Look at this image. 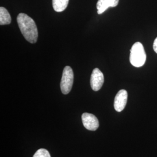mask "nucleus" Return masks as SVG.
<instances>
[{
    "instance_id": "nucleus-1",
    "label": "nucleus",
    "mask_w": 157,
    "mask_h": 157,
    "mask_svg": "<svg viewBox=\"0 0 157 157\" xmlns=\"http://www.w3.org/2000/svg\"><path fill=\"white\" fill-rule=\"evenodd\" d=\"M17 22L25 39L32 44L36 43L38 39V30L33 19L21 13L17 17Z\"/></svg>"
},
{
    "instance_id": "nucleus-2",
    "label": "nucleus",
    "mask_w": 157,
    "mask_h": 157,
    "mask_svg": "<svg viewBox=\"0 0 157 157\" xmlns=\"http://www.w3.org/2000/svg\"><path fill=\"white\" fill-rule=\"evenodd\" d=\"M146 61V54L144 47L140 42H136L132 47L130 54V62L135 67H141Z\"/></svg>"
},
{
    "instance_id": "nucleus-3",
    "label": "nucleus",
    "mask_w": 157,
    "mask_h": 157,
    "mask_svg": "<svg viewBox=\"0 0 157 157\" xmlns=\"http://www.w3.org/2000/svg\"><path fill=\"white\" fill-rule=\"evenodd\" d=\"M74 75L72 69L69 66L65 67L62 73L60 83L61 90L63 94H67L72 89L73 83Z\"/></svg>"
},
{
    "instance_id": "nucleus-4",
    "label": "nucleus",
    "mask_w": 157,
    "mask_h": 157,
    "mask_svg": "<svg viewBox=\"0 0 157 157\" xmlns=\"http://www.w3.org/2000/svg\"><path fill=\"white\" fill-rule=\"evenodd\" d=\"M104 82V77L101 71L95 68L93 69L90 78V85L91 89L95 91L101 89Z\"/></svg>"
},
{
    "instance_id": "nucleus-5",
    "label": "nucleus",
    "mask_w": 157,
    "mask_h": 157,
    "mask_svg": "<svg viewBox=\"0 0 157 157\" xmlns=\"http://www.w3.org/2000/svg\"><path fill=\"white\" fill-rule=\"evenodd\" d=\"M82 119L84 128L89 130L95 131L99 127L98 120L93 114L84 113L82 115Z\"/></svg>"
},
{
    "instance_id": "nucleus-6",
    "label": "nucleus",
    "mask_w": 157,
    "mask_h": 157,
    "mask_svg": "<svg viewBox=\"0 0 157 157\" xmlns=\"http://www.w3.org/2000/svg\"><path fill=\"white\" fill-rule=\"evenodd\" d=\"M128 92L125 90H119L114 100V108L117 112H121L126 107L128 101Z\"/></svg>"
},
{
    "instance_id": "nucleus-7",
    "label": "nucleus",
    "mask_w": 157,
    "mask_h": 157,
    "mask_svg": "<svg viewBox=\"0 0 157 157\" xmlns=\"http://www.w3.org/2000/svg\"><path fill=\"white\" fill-rule=\"evenodd\" d=\"M119 0H98L97 3L98 14H102L109 7H115L118 6Z\"/></svg>"
},
{
    "instance_id": "nucleus-8",
    "label": "nucleus",
    "mask_w": 157,
    "mask_h": 157,
    "mask_svg": "<svg viewBox=\"0 0 157 157\" xmlns=\"http://www.w3.org/2000/svg\"><path fill=\"white\" fill-rule=\"evenodd\" d=\"M11 22V17L10 13L4 7L0 8V25H9Z\"/></svg>"
},
{
    "instance_id": "nucleus-9",
    "label": "nucleus",
    "mask_w": 157,
    "mask_h": 157,
    "mask_svg": "<svg viewBox=\"0 0 157 157\" xmlns=\"http://www.w3.org/2000/svg\"><path fill=\"white\" fill-rule=\"evenodd\" d=\"M69 0H52V6L55 11H63L67 6Z\"/></svg>"
},
{
    "instance_id": "nucleus-10",
    "label": "nucleus",
    "mask_w": 157,
    "mask_h": 157,
    "mask_svg": "<svg viewBox=\"0 0 157 157\" xmlns=\"http://www.w3.org/2000/svg\"><path fill=\"white\" fill-rule=\"evenodd\" d=\"M33 157H51L50 154L44 148H40L35 152Z\"/></svg>"
},
{
    "instance_id": "nucleus-11",
    "label": "nucleus",
    "mask_w": 157,
    "mask_h": 157,
    "mask_svg": "<svg viewBox=\"0 0 157 157\" xmlns=\"http://www.w3.org/2000/svg\"><path fill=\"white\" fill-rule=\"evenodd\" d=\"M153 49L157 54V37L154 40V44H153Z\"/></svg>"
}]
</instances>
